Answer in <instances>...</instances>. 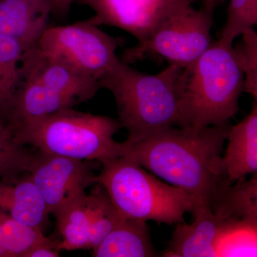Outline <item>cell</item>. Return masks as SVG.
I'll return each instance as SVG.
<instances>
[{
  "instance_id": "1",
  "label": "cell",
  "mask_w": 257,
  "mask_h": 257,
  "mask_svg": "<svg viewBox=\"0 0 257 257\" xmlns=\"http://www.w3.org/2000/svg\"><path fill=\"white\" fill-rule=\"evenodd\" d=\"M231 126L229 122L199 130L175 126L135 143L124 142L122 157L182 189L194 199V209H211L232 184L220 165Z\"/></svg>"
},
{
  "instance_id": "2",
  "label": "cell",
  "mask_w": 257,
  "mask_h": 257,
  "mask_svg": "<svg viewBox=\"0 0 257 257\" xmlns=\"http://www.w3.org/2000/svg\"><path fill=\"white\" fill-rule=\"evenodd\" d=\"M182 68L170 64L160 73H143L122 61L104 79L101 88L114 96L128 143H135L168 128L182 126L178 86Z\"/></svg>"
},
{
  "instance_id": "3",
  "label": "cell",
  "mask_w": 257,
  "mask_h": 257,
  "mask_svg": "<svg viewBox=\"0 0 257 257\" xmlns=\"http://www.w3.org/2000/svg\"><path fill=\"white\" fill-rule=\"evenodd\" d=\"M182 126L202 128L229 122L239 111L244 75L234 47L212 42L199 58L182 69L178 79Z\"/></svg>"
},
{
  "instance_id": "4",
  "label": "cell",
  "mask_w": 257,
  "mask_h": 257,
  "mask_svg": "<svg viewBox=\"0 0 257 257\" xmlns=\"http://www.w3.org/2000/svg\"><path fill=\"white\" fill-rule=\"evenodd\" d=\"M97 183L124 219L174 225L192 213L195 202L182 189L162 182L127 157L104 161Z\"/></svg>"
},
{
  "instance_id": "5",
  "label": "cell",
  "mask_w": 257,
  "mask_h": 257,
  "mask_svg": "<svg viewBox=\"0 0 257 257\" xmlns=\"http://www.w3.org/2000/svg\"><path fill=\"white\" fill-rule=\"evenodd\" d=\"M121 128L117 119L70 108L25 126L14 138L44 153L101 164L122 157L123 144L114 139Z\"/></svg>"
},
{
  "instance_id": "6",
  "label": "cell",
  "mask_w": 257,
  "mask_h": 257,
  "mask_svg": "<svg viewBox=\"0 0 257 257\" xmlns=\"http://www.w3.org/2000/svg\"><path fill=\"white\" fill-rule=\"evenodd\" d=\"M213 23L214 13L189 7L166 20L145 41L126 49L120 60L132 64L162 58L185 68L211 45Z\"/></svg>"
},
{
  "instance_id": "7",
  "label": "cell",
  "mask_w": 257,
  "mask_h": 257,
  "mask_svg": "<svg viewBox=\"0 0 257 257\" xmlns=\"http://www.w3.org/2000/svg\"><path fill=\"white\" fill-rule=\"evenodd\" d=\"M121 40L87 19L70 25L49 26L37 46L99 82L121 62L116 55Z\"/></svg>"
},
{
  "instance_id": "8",
  "label": "cell",
  "mask_w": 257,
  "mask_h": 257,
  "mask_svg": "<svg viewBox=\"0 0 257 257\" xmlns=\"http://www.w3.org/2000/svg\"><path fill=\"white\" fill-rule=\"evenodd\" d=\"M95 161L75 160L44 153L34 149L26 174L41 194L50 214H55L85 195L97 183Z\"/></svg>"
},
{
  "instance_id": "9",
  "label": "cell",
  "mask_w": 257,
  "mask_h": 257,
  "mask_svg": "<svg viewBox=\"0 0 257 257\" xmlns=\"http://www.w3.org/2000/svg\"><path fill=\"white\" fill-rule=\"evenodd\" d=\"M197 0H77L94 11L88 19L96 26L113 27L145 41L162 24Z\"/></svg>"
},
{
  "instance_id": "10",
  "label": "cell",
  "mask_w": 257,
  "mask_h": 257,
  "mask_svg": "<svg viewBox=\"0 0 257 257\" xmlns=\"http://www.w3.org/2000/svg\"><path fill=\"white\" fill-rule=\"evenodd\" d=\"M21 77L35 79L78 104L92 99L99 89L97 79L35 46L27 50L21 64Z\"/></svg>"
},
{
  "instance_id": "11",
  "label": "cell",
  "mask_w": 257,
  "mask_h": 257,
  "mask_svg": "<svg viewBox=\"0 0 257 257\" xmlns=\"http://www.w3.org/2000/svg\"><path fill=\"white\" fill-rule=\"evenodd\" d=\"M192 214V224L184 221L177 224L165 256H217L221 241L234 234L231 226L211 208H195Z\"/></svg>"
},
{
  "instance_id": "12",
  "label": "cell",
  "mask_w": 257,
  "mask_h": 257,
  "mask_svg": "<svg viewBox=\"0 0 257 257\" xmlns=\"http://www.w3.org/2000/svg\"><path fill=\"white\" fill-rule=\"evenodd\" d=\"M51 15V0H0V34L30 50L50 26Z\"/></svg>"
},
{
  "instance_id": "13",
  "label": "cell",
  "mask_w": 257,
  "mask_h": 257,
  "mask_svg": "<svg viewBox=\"0 0 257 257\" xmlns=\"http://www.w3.org/2000/svg\"><path fill=\"white\" fill-rule=\"evenodd\" d=\"M227 147L221 157V172L234 184L257 172V104L251 112L237 124L231 126L227 134Z\"/></svg>"
},
{
  "instance_id": "14",
  "label": "cell",
  "mask_w": 257,
  "mask_h": 257,
  "mask_svg": "<svg viewBox=\"0 0 257 257\" xmlns=\"http://www.w3.org/2000/svg\"><path fill=\"white\" fill-rule=\"evenodd\" d=\"M0 209L30 227H44L50 215L38 189L25 174L14 182L0 180Z\"/></svg>"
},
{
  "instance_id": "15",
  "label": "cell",
  "mask_w": 257,
  "mask_h": 257,
  "mask_svg": "<svg viewBox=\"0 0 257 257\" xmlns=\"http://www.w3.org/2000/svg\"><path fill=\"white\" fill-rule=\"evenodd\" d=\"M94 257L156 256L147 221L124 219L96 247Z\"/></svg>"
},
{
  "instance_id": "16",
  "label": "cell",
  "mask_w": 257,
  "mask_h": 257,
  "mask_svg": "<svg viewBox=\"0 0 257 257\" xmlns=\"http://www.w3.org/2000/svg\"><path fill=\"white\" fill-rule=\"evenodd\" d=\"M27 50L15 39L0 34V114L7 121L21 80V64Z\"/></svg>"
},
{
  "instance_id": "17",
  "label": "cell",
  "mask_w": 257,
  "mask_h": 257,
  "mask_svg": "<svg viewBox=\"0 0 257 257\" xmlns=\"http://www.w3.org/2000/svg\"><path fill=\"white\" fill-rule=\"evenodd\" d=\"M54 216L62 236V240L58 244L60 251L89 249L87 194L61 209Z\"/></svg>"
},
{
  "instance_id": "18",
  "label": "cell",
  "mask_w": 257,
  "mask_h": 257,
  "mask_svg": "<svg viewBox=\"0 0 257 257\" xmlns=\"http://www.w3.org/2000/svg\"><path fill=\"white\" fill-rule=\"evenodd\" d=\"M89 217V249L96 247L124 218L120 215L113 205L104 187L96 183L89 194H87Z\"/></svg>"
},
{
  "instance_id": "19",
  "label": "cell",
  "mask_w": 257,
  "mask_h": 257,
  "mask_svg": "<svg viewBox=\"0 0 257 257\" xmlns=\"http://www.w3.org/2000/svg\"><path fill=\"white\" fill-rule=\"evenodd\" d=\"M46 239L42 230L22 224L0 209V257H23Z\"/></svg>"
},
{
  "instance_id": "20",
  "label": "cell",
  "mask_w": 257,
  "mask_h": 257,
  "mask_svg": "<svg viewBox=\"0 0 257 257\" xmlns=\"http://www.w3.org/2000/svg\"><path fill=\"white\" fill-rule=\"evenodd\" d=\"M31 152L15 142L8 121L0 114V180L14 182L25 175Z\"/></svg>"
},
{
  "instance_id": "21",
  "label": "cell",
  "mask_w": 257,
  "mask_h": 257,
  "mask_svg": "<svg viewBox=\"0 0 257 257\" xmlns=\"http://www.w3.org/2000/svg\"><path fill=\"white\" fill-rule=\"evenodd\" d=\"M256 25L257 0H229L227 19L219 39L232 45L236 37Z\"/></svg>"
},
{
  "instance_id": "22",
  "label": "cell",
  "mask_w": 257,
  "mask_h": 257,
  "mask_svg": "<svg viewBox=\"0 0 257 257\" xmlns=\"http://www.w3.org/2000/svg\"><path fill=\"white\" fill-rule=\"evenodd\" d=\"M235 55L244 75V92L257 99V34L248 29L241 34L239 43L234 47Z\"/></svg>"
},
{
  "instance_id": "23",
  "label": "cell",
  "mask_w": 257,
  "mask_h": 257,
  "mask_svg": "<svg viewBox=\"0 0 257 257\" xmlns=\"http://www.w3.org/2000/svg\"><path fill=\"white\" fill-rule=\"evenodd\" d=\"M58 240L46 239L32 246L24 254L23 257H58L60 250L58 248Z\"/></svg>"
},
{
  "instance_id": "24",
  "label": "cell",
  "mask_w": 257,
  "mask_h": 257,
  "mask_svg": "<svg viewBox=\"0 0 257 257\" xmlns=\"http://www.w3.org/2000/svg\"><path fill=\"white\" fill-rule=\"evenodd\" d=\"M77 0H51L52 15L57 19H65L70 12L72 5Z\"/></svg>"
},
{
  "instance_id": "25",
  "label": "cell",
  "mask_w": 257,
  "mask_h": 257,
  "mask_svg": "<svg viewBox=\"0 0 257 257\" xmlns=\"http://www.w3.org/2000/svg\"><path fill=\"white\" fill-rule=\"evenodd\" d=\"M225 1L226 0H202V7L214 13L216 8L224 3Z\"/></svg>"
}]
</instances>
